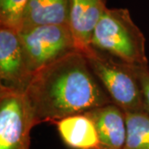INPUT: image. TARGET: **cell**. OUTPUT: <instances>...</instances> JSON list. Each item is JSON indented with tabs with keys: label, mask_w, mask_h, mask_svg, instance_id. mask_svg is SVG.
<instances>
[{
	"label": "cell",
	"mask_w": 149,
	"mask_h": 149,
	"mask_svg": "<svg viewBox=\"0 0 149 149\" xmlns=\"http://www.w3.org/2000/svg\"><path fill=\"white\" fill-rule=\"evenodd\" d=\"M1 85L23 91L31 76L28 73L19 33L0 26Z\"/></svg>",
	"instance_id": "obj_6"
},
{
	"label": "cell",
	"mask_w": 149,
	"mask_h": 149,
	"mask_svg": "<svg viewBox=\"0 0 149 149\" xmlns=\"http://www.w3.org/2000/svg\"><path fill=\"white\" fill-rule=\"evenodd\" d=\"M22 91L35 126L112 103L80 51L38 70Z\"/></svg>",
	"instance_id": "obj_1"
},
{
	"label": "cell",
	"mask_w": 149,
	"mask_h": 149,
	"mask_svg": "<svg viewBox=\"0 0 149 149\" xmlns=\"http://www.w3.org/2000/svg\"><path fill=\"white\" fill-rule=\"evenodd\" d=\"M30 76L74 51H79L69 25H47L18 32Z\"/></svg>",
	"instance_id": "obj_4"
},
{
	"label": "cell",
	"mask_w": 149,
	"mask_h": 149,
	"mask_svg": "<svg viewBox=\"0 0 149 149\" xmlns=\"http://www.w3.org/2000/svg\"><path fill=\"white\" fill-rule=\"evenodd\" d=\"M107 0H69V27L77 49L91 47L95 28L108 8Z\"/></svg>",
	"instance_id": "obj_7"
},
{
	"label": "cell",
	"mask_w": 149,
	"mask_h": 149,
	"mask_svg": "<svg viewBox=\"0 0 149 149\" xmlns=\"http://www.w3.org/2000/svg\"><path fill=\"white\" fill-rule=\"evenodd\" d=\"M47 25H69V0H29L20 31Z\"/></svg>",
	"instance_id": "obj_9"
},
{
	"label": "cell",
	"mask_w": 149,
	"mask_h": 149,
	"mask_svg": "<svg viewBox=\"0 0 149 149\" xmlns=\"http://www.w3.org/2000/svg\"><path fill=\"white\" fill-rule=\"evenodd\" d=\"M146 39L127 8H107L95 28L91 47L131 65H146Z\"/></svg>",
	"instance_id": "obj_2"
},
{
	"label": "cell",
	"mask_w": 149,
	"mask_h": 149,
	"mask_svg": "<svg viewBox=\"0 0 149 149\" xmlns=\"http://www.w3.org/2000/svg\"><path fill=\"white\" fill-rule=\"evenodd\" d=\"M33 127L23 91L0 85V149H31Z\"/></svg>",
	"instance_id": "obj_5"
},
{
	"label": "cell",
	"mask_w": 149,
	"mask_h": 149,
	"mask_svg": "<svg viewBox=\"0 0 149 149\" xmlns=\"http://www.w3.org/2000/svg\"><path fill=\"white\" fill-rule=\"evenodd\" d=\"M135 75L140 86L142 103L143 111L149 115V66L146 65H133Z\"/></svg>",
	"instance_id": "obj_13"
},
{
	"label": "cell",
	"mask_w": 149,
	"mask_h": 149,
	"mask_svg": "<svg viewBox=\"0 0 149 149\" xmlns=\"http://www.w3.org/2000/svg\"><path fill=\"white\" fill-rule=\"evenodd\" d=\"M29 0H0V25L20 31Z\"/></svg>",
	"instance_id": "obj_12"
},
{
	"label": "cell",
	"mask_w": 149,
	"mask_h": 149,
	"mask_svg": "<svg viewBox=\"0 0 149 149\" xmlns=\"http://www.w3.org/2000/svg\"><path fill=\"white\" fill-rule=\"evenodd\" d=\"M81 52L113 104L124 113L143 111L140 86L133 65L125 64L92 47Z\"/></svg>",
	"instance_id": "obj_3"
},
{
	"label": "cell",
	"mask_w": 149,
	"mask_h": 149,
	"mask_svg": "<svg viewBox=\"0 0 149 149\" xmlns=\"http://www.w3.org/2000/svg\"><path fill=\"white\" fill-rule=\"evenodd\" d=\"M55 124L64 143L72 149H97L99 139L93 121L85 113L71 115Z\"/></svg>",
	"instance_id": "obj_10"
},
{
	"label": "cell",
	"mask_w": 149,
	"mask_h": 149,
	"mask_svg": "<svg viewBox=\"0 0 149 149\" xmlns=\"http://www.w3.org/2000/svg\"><path fill=\"white\" fill-rule=\"evenodd\" d=\"M124 115L127 136L123 149H149V115L144 111L128 112Z\"/></svg>",
	"instance_id": "obj_11"
},
{
	"label": "cell",
	"mask_w": 149,
	"mask_h": 149,
	"mask_svg": "<svg viewBox=\"0 0 149 149\" xmlns=\"http://www.w3.org/2000/svg\"><path fill=\"white\" fill-rule=\"evenodd\" d=\"M85 114L95 123L99 139L97 149H123L127 128L124 113L119 107L110 103Z\"/></svg>",
	"instance_id": "obj_8"
}]
</instances>
